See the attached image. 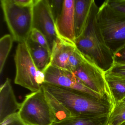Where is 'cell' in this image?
I'll return each mask as SVG.
<instances>
[{
  "mask_svg": "<svg viewBox=\"0 0 125 125\" xmlns=\"http://www.w3.org/2000/svg\"><path fill=\"white\" fill-rule=\"evenodd\" d=\"M98 9L93 0L83 30L75 44L88 60L106 72L114 64V54L107 45L97 21Z\"/></svg>",
  "mask_w": 125,
  "mask_h": 125,
  "instance_id": "cell-1",
  "label": "cell"
},
{
  "mask_svg": "<svg viewBox=\"0 0 125 125\" xmlns=\"http://www.w3.org/2000/svg\"><path fill=\"white\" fill-rule=\"evenodd\" d=\"M42 88L60 102L74 116L109 115L114 108L107 99H99L80 91L44 83Z\"/></svg>",
  "mask_w": 125,
  "mask_h": 125,
  "instance_id": "cell-2",
  "label": "cell"
},
{
  "mask_svg": "<svg viewBox=\"0 0 125 125\" xmlns=\"http://www.w3.org/2000/svg\"><path fill=\"white\" fill-rule=\"evenodd\" d=\"M107 45L114 54L125 44V14L115 10L104 1L96 17Z\"/></svg>",
  "mask_w": 125,
  "mask_h": 125,
  "instance_id": "cell-3",
  "label": "cell"
},
{
  "mask_svg": "<svg viewBox=\"0 0 125 125\" xmlns=\"http://www.w3.org/2000/svg\"><path fill=\"white\" fill-rule=\"evenodd\" d=\"M4 19L14 41L25 42L32 29L33 6L22 7L13 0H1Z\"/></svg>",
  "mask_w": 125,
  "mask_h": 125,
  "instance_id": "cell-4",
  "label": "cell"
},
{
  "mask_svg": "<svg viewBox=\"0 0 125 125\" xmlns=\"http://www.w3.org/2000/svg\"><path fill=\"white\" fill-rule=\"evenodd\" d=\"M14 59L16 67L14 83L32 93L40 90L44 82V74L36 66L26 42L19 43Z\"/></svg>",
  "mask_w": 125,
  "mask_h": 125,
  "instance_id": "cell-5",
  "label": "cell"
},
{
  "mask_svg": "<svg viewBox=\"0 0 125 125\" xmlns=\"http://www.w3.org/2000/svg\"><path fill=\"white\" fill-rule=\"evenodd\" d=\"M26 125H53L55 117L43 90L26 95L18 112Z\"/></svg>",
  "mask_w": 125,
  "mask_h": 125,
  "instance_id": "cell-6",
  "label": "cell"
},
{
  "mask_svg": "<svg viewBox=\"0 0 125 125\" xmlns=\"http://www.w3.org/2000/svg\"><path fill=\"white\" fill-rule=\"evenodd\" d=\"M73 73L88 88L109 99L115 107L116 103L106 80L105 72L87 60Z\"/></svg>",
  "mask_w": 125,
  "mask_h": 125,
  "instance_id": "cell-7",
  "label": "cell"
},
{
  "mask_svg": "<svg viewBox=\"0 0 125 125\" xmlns=\"http://www.w3.org/2000/svg\"><path fill=\"white\" fill-rule=\"evenodd\" d=\"M32 27L39 31L46 37L52 52L54 45L59 38L48 0H35Z\"/></svg>",
  "mask_w": 125,
  "mask_h": 125,
  "instance_id": "cell-8",
  "label": "cell"
},
{
  "mask_svg": "<svg viewBox=\"0 0 125 125\" xmlns=\"http://www.w3.org/2000/svg\"><path fill=\"white\" fill-rule=\"evenodd\" d=\"M45 83L72 89L99 99L101 96L85 86L73 73L50 64L44 72Z\"/></svg>",
  "mask_w": 125,
  "mask_h": 125,
  "instance_id": "cell-9",
  "label": "cell"
},
{
  "mask_svg": "<svg viewBox=\"0 0 125 125\" xmlns=\"http://www.w3.org/2000/svg\"><path fill=\"white\" fill-rule=\"evenodd\" d=\"M74 0H64L60 15L55 21V28L58 38L75 44Z\"/></svg>",
  "mask_w": 125,
  "mask_h": 125,
  "instance_id": "cell-10",
  "label": "cell"
},
{
  "mask_svg": "<svg viewBox=\"0 0 125 125\" xmlns=\"http://www.w3.org/2000/svg\"><path fill=\"white\" fill-rule=\"evenodd\" d=\"M21 104L17 100L10 80L7 78L0 88V123L17 112Z\"/></svg>",
  "mask_w": 125,
  "mask_h": 125,
  "instance_id": "cell-11",
  "label": "cell"
},
{
  "mask_svg": "<svg viewBox=\"0 0 125 125\" xmlns=\"http://www.w3.org/2000/svg\"><path fill=\"white\" fill-rule=\"evenodd\" d=\"M76 47L75 44L58 38L52 51L50 65L58 68L67 70L69 57Z\"/></svg>",
  "mask_w": 125,
  "mask_h": 125,
  "instance_id": "cell-12",
  "label": "cell"
},
{
  "mask_svg": "<svg viewBox=\"0 0 125 125\" xmlns=\"http://www.w3.org/2000/svg\"><path fill=\"white\" fill-rule=\"evenodd\" d=\"M31 55L36 66L44 73L50 64L52 53L50 51L30 38L26 41Z\"/></svg>",
  "mask_w": 125,
  "mask_h": 125,
  "instance_id": "cell-13",
  "label": "cell"
},
{
  "mask_svg": "<svg viewBox=\"0 0 125 125\" xmlns=\"http://www.w3.org/2000/svg\"><path fill=\"white\" fill-rule=\"evenodd\" d=\"M92 1L93 0H74V27L76 39L80 35L82 32Z\"/></svg>",
  "mask_w": 125,
  "mask_h": 125,
  "instance_id": "cell-14",
  "label": "cell"
},
{
  "mask_svg": "<svg viewBox=\"0 0 125 125\" xmlns=\"http://www.w3.org/2000/svg\"><path fill=\"white\" fill-rule=\"evenodd\" d=\"M109 116H72L60 122L54 123L53 125H107Z\"/></svg>",
  "mask_w": 125,
  "mask_h": 125,
  "instance_id": "cell-15",
  "label": "cell"
},
{
  "mask_svg": "<svg viewBox=\"0 0 125 125\" xmlns=\"http://www.w3.org/2000/svg\"><path fill=\"white\" fill-rule=\"evenodd\" d=\"M105 77L115 103L121 101L125 98V77L106 73Z\"/></svg>",
  "mask_w": 125,
  "mask_h": 125,
  "instance_id": "cell-16",
  "label": "cell"
},
{
  "mask_svg": "<svg viewBox=\"0 0 125 125\" xmlns=\"http://www.w3.org/2000/svg\"><path fill=\"white\" fill-rule=\"evenodd\" d=\"M43 90L46 98L54 115L55 123L60 122L68 118L73 116L71 113L57 99L49 92L44 90Z\"/></svg>",
  "mask_w": 125,
  "mask_h": 125,
  "instance_id": "cell-17",
  "label": "cell"
},
{
  "mask_svg": "<svg viewBox=\"0 0 125 125\" xmlns=\"http://www.w3.org/2000/svg\"><path fill=\"white\" fill-rule=\"evenodd\" d=\"M14 41L11 35L6 34L0 39V73H2Z\"/></svg>",
  "mask_w": 125,
  "mask_h": 125,
  "instance_id": "cell-18",
  "label": "cell"
},
{
  "mask_svg": "<svg viewBox=\"0 0 125 125\" xmlns=\"http://www.w3.org/2000/svg\"><path fill=\"white\" fill-rule=\"evenodd\" d=\"M125 121V102L120 101L115 104L109 116L108 124L120 125Z\"/></svg>",
  "mask_w": 125,
  "mask_h": 125,
  "instance_id": "cell-19",
  "label": "cell"
},
{
  "mask_svg": "<svg viewBox=\"0 0 125 125\" xmlns=\"http://www.w3.org/2000/svg\"><path fill=\"white\" fill-rule=\"evenodd\" d=\"M87 60V59L76 47L69 57L67 70L73 73L80 65Z\"/></svg>",
  "mask_w": 125,
  "mask_h": 125,
  "instance_id": "cell-20",
  "label": "cell"
},
{
  "mask_svg": "<svg viewBox=\"0 0 125 125\" xmlns=\"http://www.w3.org/2000/svg\"><path fill=\"white\" fill-rule=\"evenodd\" d=\"M29 38L33 42L38 44L44 48L47 49L51 52L49 43L46 37L37 29L32 28Z\"/></svg>",
  "mask_w": 125,
  "mask_h": 125,
  "instance_id": "cell-21",
  "label": "cell"
},
{
  "mask_svg": "<svg viewBox=\"0 0 125 125\" xmlns=\"http://www.w3.org/2000/svg\"><path fill=\"white\" fill-rule=\"evenodd\" d=\"M48 1L55 21L62 10L64 0H48Z\"/></svg>",
  "mask_w": 125,
  "mask_h": 125,
  "instance_id": "cell-22",
  "label": "cell"
},
{
  "mask_svg": "<svg viewBox=\"0 0 125 125\" xmlns=\"http://www.w3.org/2000/svg\"><path fill=\"white\" fill-rule=\"evenodd\" d=\"M0 124V125H26L20 117L18 112L7 118Z\"/></svg>",
  "mask_w": 125,
  "mask_h": 125,
  "instance_id": "cell-23",
  "label": "cell"
},
{
  "mask_svg": "<svg viewBox=\"0 0 125 125\" xmlns=\"http://www.w3.org/2000/svg\"><path fill=\"white\" fill-rule=\"evenodd\" d=\"M105 73L115 76L125 77V64L114 63L111 68Z\"/></svg>",
  "mask_w": 125,
  "mask_h": 125,
  "instance_id": "cell-24",
  "label": "cell"
},
{
  "mask_svg": "<svg viewBox=\"0 0 125 125\" xmlns=\"http://www.w3.org/2000/svg\"><path fill=\"white\" fill-rule=\"evenodd\" d=\"M107 2L113 9L125 14V0H107Z\"/></svg>",
  "mask_w": 125,
  "mask_h": 125,
  "instance_id": "cell-25",
  "label": "cell"
},
{
  "mask_svg": "<svg viewBox=\"0 0 125 125\" xmlns=\"http://www.w3.org/2000/svg\"><path fill=\"white\" fill-rule=\"evenodd\" d=\"M114 63L125 64V44L114 53Z\"/></svg>",
  "mask_w": 125,
  "mask_h": 125,
  "instance_id": "cell-26",
  "label": "cell"
},
{
  "mask_svg": "<svg viewBox=\"0 0 125 125\" xmlns=\"http://www.w3.org/2000/svg\"><path fill=\"white\" fill-rule=\"evenodd\" d=\"M14 2L18 5L22 7L33 6L35 0H13Z\"/></svg>",
  "mask_w": 125,
  "mask_h": 125,
  "instance_id": "cell-27",
  "label": "cell"
},
{
  "mask_svg": "<svg viewBox=\"0 0 125 125\" xmlns=\"http://www.w3.org/2000/svg\"><path fill=\"white\" fill-rule=\"evenodd\" d=\"M120 125H125V121L123 123H122V124H121Z\"/></svg>",
  "mask_w": 125,
  "mask_h": 125,
  "instance_id": "cell-28",
  "label": "cell"
},
{
  "mask_svg": "<svg viewBox=\"0 0 125 125\" xmlns=\"http://www.w3.org/2000/svg\"><path fill=\"white\" fill-rule=\"evenodd\" d=\"M121 101L125 102V98H124V99L122 101Z\"/></svg>",
  "mask_w": 125,
  "mask_h": 125,
  "instance_id": "cell-29",
  "label": "cell"
},
{
  "mask_svg": "<svg viewBox=\"0 0 125 125\" xmlns=\"http://www.w3.org/2000/svg\"><path fill=\"white\" fill-rule=\"evenodd\" d=\"M107 125H112V124H107Z\"/></svg>",
  "mask_w": 125,
  "mask_h": 125,
  "instance_id": "cell-30",
  "label": "cell"
}]
</instances>
